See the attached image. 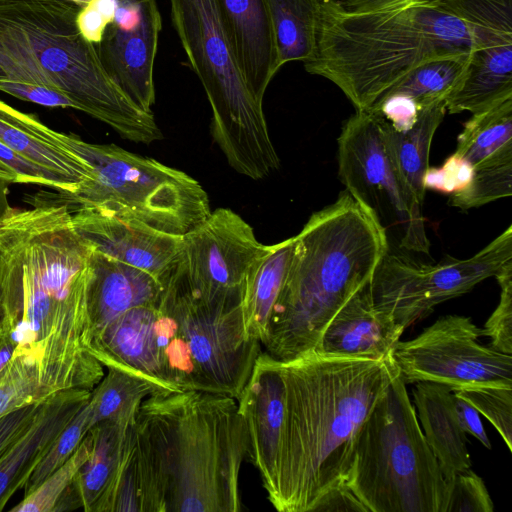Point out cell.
<instances>
[{
    "label": "cell",
    "mask_w": 512,
    "mask_h": 512,
    "mask_svg": "<svg viewBox=\"0 0 512 512\" xmlns=\"http://www.w3.org/2000/svg\"><path fill=\"white\" fill-rule=\"evenodd\" d=\"M237 402L247 429V460L258 470L268 494L275 480L285 407L280 361L261 351Z\"/></svg>",
    "instance_id": "16"
},
{
    "label": "cell",
    "mask_w": 512,
    "mask_h": 512,
    "mask_svg": "<svg viewBox=\"0 0 512 512\" xmlns=\"http://www.w3.org/2000/svg\"><path fill=\"white\" fill-rule=\"evenodd\" d=\"M130 426L102 421L88 431L90 452L71 485L76 505L85 512H102L121 462Z\"/></svg>",
    "instance_id": "25"
},
{
    "label": "cell",
    "mask_w": 512,
    "mask_h": 512,
    "mask_svg": "<svg viewBox=\"0 0 512 512\" xmlns=\"http://www.w3.org/2000/svg\"><path fill=\"white\" fill-rule=\"evenodd\" d=\"M512 97V44L471 51L459 83L446 100L450 114L480 113Z\"/></svg>",
    "instance_id": "24"
},
{
    "label": "cell",
    "mask_w": 512,
    "mask_h": 512,
    "mask_svg": "<svg viewBox=\"0 0 512 512\" xmlns=\"http://www.w3.org/2000/svg\"><path fill=\"white\" fill-rule=\"evenodd\" d=\"M465 23L480 48L512 44V0H432Z\"/></svg>",
    "instance_id": "32"
},
{
    "label": "cell",
    "mask_w": 512,
    "mask_h": 512,
    "mask_svg": "<svg viewBox=\"0 0 512 512\" xmlns=\"http://www.w3.org/2000/svg\"><path fill=\"white\" fill-rule=\"evenodd\" d=\"M51 395L43 386L37 367L20 355H14L0 373V417Z\"/></svg>",
    "instance_id": "35"
},
{
    "label": "cell",
    "mask_w": 512,
    "mask_h": 512,
    "mask_svg": "<svg viewBox=\"0 0 512 512\" xmlns=\"http://www.w3.org/2000/svg\"><path fill=\"white\" fill-rule=\"evenodd\" d=\"M67 144L90 166L76 194L58 193L70 206L92 208L184 235L211 213L201 184L183 171L115 144H95L67 133Z\"/></svg>",
    "instance_id": "10"
},
{
    "label": "cell",
    "mask_w": 512,
    "mask_h": 512,
    "mask_svg": "<svg viewBox=\"0 0 512 512\" xmlns=\"http://www.w3.org/2000/svg\"><path fill=\"white\" fill-rule=\"evenodd\" d=\"M404 330L375 308L369 281L334 315L316 350L328 355L384 358L392 355Z\"/></svg>",
    "instance_id": "21"
},
{
    "label": "cell",
    "mask_w": 512,
    "mask_h": 512,
    "mask_svg": "<svg viewBox=\"0 0 512 512\" xmlns=\"http://www.w3.org/2000/svg\"><path fill=\"white\" fill-rule=\"evenodd\" d=\"M345 484L367 512H446L448 484L399 374L358 431Z\"/></svg>",
    "instance_id": "8"
},
{
    "label": "cell",
    "mask_w": 512,
    "mask_h": 512,
    "mask_svg": "<svg viewBox=\"0 0 512 512\" xmlns=\"http://www.w3.org/2000/svg\"><path fill=\"white\" fill-rule=\"evenodd\" d=\"M237 67L254 97L263 103L279 71L273 28L265 0H215Z\"/></svg>",
    "instance_id": "18"
},
{
    "label": "cell",
    "mask_w": 512,
    "mask_h": 512,
    "mask_svg": "<svg viewBox=\"0 0 512 512\" xmlns=\"http://www.w3.org/2000/svg\"><path fill=\"white\" fill-rule=\"evenodd\" d=\"M161 15L156 0H144L141 22L134 29L108 25L96 45L101 63L128 98L145 112L155 103L154 61Z\"/></svg>",
    "instance_id": "17"
},
{
    "label": "cell",
    "mask_w": 512,
    "mask_h": 512,
    "mask_svg": "<svg viewBox=\"0 0 512 512\" xmlns=\"http://www.w3.org/2000/svg\"><path fill=\"white\" fill-rule=\"evenodd\" d=\"M279 361L285 407L267 498L280 512H310L327 492L346 483L358 431L399 373L392 355L311 350Z\"/></svg>",
    "instance_id": "3"
},
{
    "label": "cell",
    "mask_w": 512,
    "mask_h": 512,
    "mask_svg": "<svg viewBox=\"0 0 512 512\" xmlns=\"http://www.w3.org/2000/svg\"><path fill=\"white\" fill-rule=\"evenodd\" d=\"M42 402L22 406L0 417V458L31 424Z\"/></svg>",
    "instance_id": "42"
},
{
    "label": "cell",
    "mask_w": 512,
    "mask_h": 512,
    "mask_svg": "<svg viewBox=\"0 0 512 512\" xmlns=\"http://www.w3.org/2000/svg\"><path fill=\"white\" fill-rule=\"evenodd\" d=\"M9 185L10 183L7 181L4 172L0 168V218L5 214V212L10 207Z\"/></svg>",
    "instance_id": "47"
},
{
    "label": "cell",
    "mask_w": 512,
    "mask_h": 512,
    "mask_svg": "<svg viewBox=\"0 0 512 512\" xmlns=\"http://www.w3.org/2000/svg\"><path fill=\"white\" fill-rule=\"evenodd\" d=\"M265 249L240 215L218 208L183 235L171 274L204 291L242 288L249 268Z\"/></svg>",
    "instance_id": "14"
},
{
    "label": "cell",
    "mask_w": 512,
    "mask_h": 512,
    "mask_svg": "<svg viewBox=\"0 0 512 512\" xmlns=\"http://www.w3.org/2000/svg\"><path fill=\"white\" fill-rule=\"evenodd\" d=\"M0 141L26 159L54 172L76 194L90 174L89 164L66 143V133L43 124L0 99Z\"/></svg>",
    "instance_id": "22"
},
{
    "label": "cell",
    "mask_w": 512,
    "mask_h": 512,
    "mask_svg": "<svg viewBox=\"0 0 512 512\" xmlns=\"http://www.w3.org/2000/svg\"><path fill=\"white\" fill-rule=\"evenodd\" d=\"M293 237L290 267L261 342L279 360L316 350L328 323L390 249L384 229L347 190Z\"/></svg>",
    "instance_id": "5"
},
{
    "label": "cell",
    "mask_w": 512,
    "mask_h": 512,
    "mask_svg": "<svg viewBox=\"0 0 512 512\" xmlns=\"http://www.w3.org/2000/svg\"><path fill=\"white\" fill-rule=\"evenodd\" d=\"M477 48L471 29L432 0H406L364 12H347L321 0L317 51L303 64L362 111L418 65Z\"/></svg>",
    "instance_id": "6"
},
{
    "label": "cell",
    "mask_w": 512,
    "mask_h": 512,
    "mask_svg": "<svg viewBox=\"0 0 512 512\" xmlns=\"http://www.w3.org/2000/svg\"><path fill=\"white\" fill-rule=\"evenodd\" d=\"M91 265L85 348L107 324L126 311L137 306L157 305L166 284V281L96 249Z\"/></svg>",
    "instance_id": "20"
},
{
    "label": "cell",
    "mask_w": 512,
    "mask_h": 512,
    "mask_svg": "<svg viewBox=\"0 0 512 512\" xmlns=\"http://www.w3.org/2000/svg\"><path fill=\"white\" fill-rule=\"evenodd\" d=\"M512 195V147L473 168L469 184L451 194L448 204L476 208Z\"/></svg>",
    "instance_id": "33"
},
{
    "label": "cell",
    "mask_w": 512,
    "mask_h": 512,
    "mask_svg": "<svg viewBox=\"0 0 512 512\" xmlns=\"http://www.w3.org/2000/svg\"><path fill=\"white\" fill-rule=\"evenodd\" d=\"M416 415L425 439L448 484L471 468L466 433L455 408L454 393L445 385L416 382L412 390Z\"/></svg>",
    "instance_id": "23"
},
{
    "label": "cell",
    "mask_w": 512,
    "mask_h": 512,
    "mask_svg": "<svg viewBox=\"0 0 512 512\" xmlns=\"http://www.w3.org/2000/svg\"><path fill=\"white\" fill-rule=\"evenodd\" d=\"M107 370L88 400L92 427L102 421L132 425L146 398L165 393L146 379L116 368Z\"/></svg>",
    "instance_id": "29"
},
{
    "label": "cell",
    "mask_w": 512,
    "mask_h": 512,
    "mask_svg": "<svg viewBox=\"0 0 512 512\" xmlns=\"http://www.w3.org/2000/svg\"><path fill=\"white\" fill-rule=\"evenodd\" d=\"M91 391L62 390L44 400L23 434L0 458V512L13 494L23 488L51 445L88 402Z\"/></svg>",
    "instance_id": "19"
},
{
    "label": "cell",
    "mask_w": 512,
    "mask_h": 512,
    "mask_svg": "<svg viewBox=\"0 0 512 512\" xmlns=\"http://www.w3.org/2000/svg\"><path fill=\"white\" fill-rule=\"evenodd\" d=\"M338 175L352 197L401 249L429 254L422 204L398 172L377 116L356 111L338 137Z\"/></svg>",
    "instance_id": "11"
},
{
    "label": "cell",
    "mask_w": 512,
    "mask_h": 512,
    "mask_svg": "<svg viewBox=\"0 0 512 512\" xmlns=\"http://www.w3.org/2000/svg\"><path fill=\"white\" fill-rule=\"evenodd\" d=\"M470 53L451 54L430 59L413 68L382 96L405 95L412 99L421 110L446 102L464 74Z\"/></svg>",
    "instance_id": "31"
},
{
    "label": "cell",
    "mask_w": 512,
    "mask_h": 512,
    "mask_svg": "<svg viewBox=\"0 0 512 512\" xmlns=\"http://www.w3.org/2000/svg\"><path fill=\"white\" fill-rule=\"evenodd\" d=\"M30 204L0 218V327L50 394L92 391L104 376L85 348L95 247L58 193L34 195Z\"/></svg>",
    "instance_id": "1"
},
{
    "label": "cell",
    "mask_w": 512,
    "mask_h": 512,
    "mask_svg": "<svg viewBox=\"0 0 512 512\" xmlns=\"http://www.w3.org/2000/svg\"><path fill=\"white\" fill-rule=\"evenodd\" d=\"M294 237L266 249L249 268L242 284V310L247 334L263 341L273 306L286 279Z\"/></svg>",
    "instance_id": "26"
},
{
    "label": "cell",
    "mask_w": 512,
    "mask_h": 512,
    "mask_svg": "<svg viewBox=\"0 0 512 512\" xmlns=\"http://www.w3.org/2000/svg\"><path fill=\"white\" fill-rule=\"evenodd\" d=\"M16 348L17 344L11 333L7 329L0 327V373L12 360Z\"/></svg>",
    "instance_id": "46"
},
{
    "label": "cell",
    "mask_w": 512,
    "mask_h": 512,
    "mask_svg": "<svg viewBox=\"0 0 512 512\" xmlns=\"http://www.w3.org/2000/svg\"><path fill=\"white\" fill-rule=\"evenodd\" d=\"M337 7L347 12H364L382 9L406 0H331Z\"/></svg>",
    "instance_id": "45"
},
{
    "label": "cell",
    "mask_w": 512,
    "mask_h": 512,
    "mask_svg": "<svg viewBox=\"0 0 512 512\" xmlns=\"http://www.w3.org/2000/svg\"><path fill=\"white\" fill-rule=\"evenodd\" d=\"M453 393L485 416L512 450V386L482 385Z\"/></svg>",
    "instance_id": "37"
},
{
    "label": "cell",
    "mask_w": 512,
    "mask_h": 512,
    "mask_svg": "<svg viewBox=\"0 0 512 512\" xmlns=\"http://www.w3.org/2000/svg\"><path fill=\"white\" fill-rule=\"evenodd\" d=\"M481 336L471 318L446 315L417 337L399 341L392 358L405 384L433 382L451 391L512 386V355L484 346Z\"/></svg>",
    "instance_id": "13"
},
{
    "label": "cell",
    "mask_w": 512,
    "mask_h": 512,
    "mask_svg": "<svg viewBox=\"0 0 512 512\" xmlns=\"http://www.w3.org/2000/svg\"><path fill=\"white\" fill-rule=\"evenodd\" d=\"M512 147V97L464 123L453 153L473 168Z\"/></svg>",
    "instance_id": "30"
},
{
    "label": "cell",
    "mask_w": 512,
    "mask_h": 512,
    "mask_svg": "<svg viewBox=\"0 0 512 512\" xmlns=\"http://www.w3.org/2000/svg\"><path fill=\"white\" fill-rule=\"evenodd\" d=\"M92 428L88 402L57 436L50 449L24 485V496L35 490L53 471L63 465Z\"/></svg>",
    "instance_id": "36"
},
{
    "label": "cell",
    "mask_w": 512,
    "mask_h": 512,
    "mask_svg": "<svg viewBox=\"0 0 512 512\" xmlns=\"http://www.w3.org/2000/svg\"><path fill=\"white\" fill-rule=\"evenodd\" d=\"M73 223L96 250L167 281L183 235L92 208H70Z\"/></svg>",
    "instance_id": "15"
},
{
    "label": "cell",
    "mask_w": 512,
    "mask_h": 512,
    "mask_svg": "<svg viewBox=\"0 0 512 512\" xmlns=\"http://www.w3.org/2000/svg\"><path fill=\"white\" fill-rule=\"evenodd\" d=\"M446 512H492L494 505L482 478L471 468L450 482Z\"/></svg>",
    "instance_id": "39"
},
{
    "label": "cell",
    "mask_w": 512,
    "mask_h": 512,
    "mask_svg": "<svg viewBox=\"0 0 512 512\" xmlns=\"http://www.w3.org/2000/svg\"><path fill=\"white\" fill-rule=\"evenodd\" d=\"M455 408L459 422L466 434L473 435L486 448H491L490 440L482 425L479 412L467 401L454 394Z\"/></svg>",
    "instance_id": "44"
},
{
    "label": "cell",
    "mask_w": 512,
    "mask_h": 512,
    "mask_svg": "<svg viewBox=\"0 0 512 512\" xmlns=\"http://www.w3.org/2000/svg\"><path fill=\"white\" fill-rule=\"evenodd\" d=\"M313 511H361L367 512L364 505L346 484L327 492L313 508Z\"/></svg>",
    "instance_id": "43"
},
{
    "label": "cell",
    "mask_w": 512,
    "mask_h": 512,
    "mask_svg": "<svg viewBox=\"0 0 512 512\" xmlns=\"http://www.w3.org/2000/svg\"><path fill=\"white\" fill-rule=\"evenodd\" d=\"M172 26L209 101L211 135L228 164L252 179L280 167L263 112L237 67L215 0H169Z\"/></svg>",
    "instance_id": "9"
},
{
    "label": "cell",
    "mask_w": 512,
    "mask_h": 512,
    "mask_svg": "<svg viewBox=\"0 0 512 512\" xmlns=\"http://www.w3.org/2000/svg\"><path fill=\"white\" fill-rule=\"evenodd\" d=\"M17 1H26V0H0V3L17 2ZM69 1H72L82 7V6L86 5L90 0H69Z\"/></svg>",
    "instance_id": "48"
},
{
    "label": "cell",
    "mask_w": 512,
    "mask_h": 512,
    "mask_svg": "<svg viewBox=\"0 0 512 512\" xmlns=\"http://www.w3.org/2000/svg\"><path fill=\"white\" fill-rule=\"evenodd\" d=\"M116 8V0H90L82 6L76 17L81 35L90 43L99 44L106 28L114 20Z\"/></svg>",
    "instance_id": "41"
},
{
    "label": "cell",
    "mask_w": 512,
    "mask_h": 512,
    "mask_svg": "<svg viewBox=\"0 0 512 512\" xmlns=\"http://www.w3.org/2000/svg\"><path fill=\"white\" fill-rule=\"evenodd\" d=\"M269 12L278 64L307 62L317 51L321 0H265Z\"/></svg>",
    "instance_id": "28"
},
{
    "label": "cell",
    "mask_w": 512,
    "mask_h": 512,
    "mask_svg": "<svg viewBox=\"0 0 512 512\" xmlns=\"http://www.w3.org/2000/svg\"><path fill=\"white\" fill-rule=\"evenodd\" d=\"M86 350L103 367L146 379L165 393L193 390L237 399L261 344L247 334L242 288L203 291L170 271L157 305L118 316Z\"/></svg>",
    "instance_id": "2"
},
{
    "label": "cell",
    "mask_w": 512,
    "mask_h": 512,
    "mask_svg": "<svg viewBox=\"0 0 512 512\" xmlns=\"http://www.w3.org/2000/svg\"><path fill=\"white\" fill-rule=\"evenodd\" d=\"M501 292L499 303L481 329L491 340V347L512 355V262L495 276Z\"/></svg>",
    "instance_id": "38"
},
{
    "label": "cell",
    "mask_w": 512,
    "mask_h": 512,
    "mask_svg": "<svg viewBox=\"0 0 512 512\" xmlns=\"http://www.w3.org/2000/svg\"><path fill=\"white\" fill-rule=\"evenodd\" d=\"M473 167L465 160L452 154L440 168H428L425 178V189H433L444 193H454L464 189L471 181Z\"/></svg>",
    "instance_id": "40"
},
{
    "label": "cell",
    "mask_w": 512,
    "mask_h": 512,
    "mask_svg": "<svg viewBox=\"0 0 512 512\" xmlns=\"http://www.w3.org/2000/svg\"><path fill=\"white\" fill-rule=\"evenodd\" d=\"M446 112V102H441L421 111L413 126L407 130L393 129L381 117L382 135L388 152L401 177L423 205L425 196L424 178L429 168V153L433 136Z\"/></svg>",
    "instance_id": "27"
},
{
    "label": "cell",
    "mask_w": 512,
    "mask_h": 512,
    "mask_svg": "<svg viewBox=\"0 0 512 512\" xmlns=\"http://www.w3.org/2000/svg\"><path fill=\"white\" fill-rule=\"evenodd\" d=\"M510 262L511 225L466 259L448 257L439 263L427 264L389 249L370 280L373 303L376 309L406 329L431 314L438 304L495 277Z\"/></svg>",
    "instance_id": "12"
},
{
    "label": "cell",
    "mask_w": 512,
    "mask_h": 512,
    "mask_svg": "<svg viewBox=\"0 0 512 512\" xmlns=\"http://www.w3.org/2000/svg\"><path fill=\"white\" fill-rule=\"evenodd\" d=\"M80 8L69 0L0 3V91L79 110L132 142L162 139L153 113L128 98L105 71L96 45L79 32Z\"/></svg>",
    "instance_id": "4"
},
{
    "label": "cell",
    "mask_w": 512,
    "mask_h": 512,
    "mask_svg": "<svg viewBox=\"0 0 512 512\" xmlns=\"http://www.w3.org/2000/svg\"><path fill=\"white\" fill-rule=\"evenodd\" d=\"M90 447L91 439L87 433L70 458L9 511L55 512L60 500L70 489L80 467L88 458Z\"/></svg>",
    "instance_id": "34"
},
{
    "label": "cell",
    "mask_w": 512,
    "mask_h": 512,
    "mask_svg": "<svg viewBox=\"0 0 512 512\" xmlns=\"http://www.w3.org/2000/svg\"><path fill=\"white\" fill-rule=\"evenodd\" d=\"M135 426L160 474L166 512H238L248 435L231 396L177 391L146 398Z\"/></svg>",
    "instance_id": "7"
}]
</instances>
